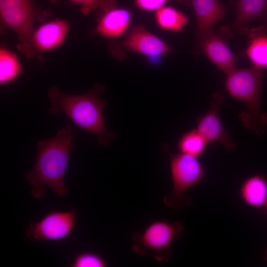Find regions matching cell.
I'll list each match as a JSON object with an SVG mask.
<instances>
[{
	"instance_id": "6da1fadb",
	"label": "cell",
	"mask_w": 267,
	"mask_h": 267,
	"mask_svg": "<svg viewBox=\"0 0 267 267\" xmlns=\"http://www.w3.org/2000/svg\"><path fill=\"white\" fill-rule=\"evenodd\" d=\"M74 132L69 126L59 130L53 137L39 140L32 169L24 175L32 186L31 193L37 199L45 193V187L64 198L68 192L64 179L72 148Z\"/></svg>"
},
{
	"instance_id": "7a4b0ae2",
	"label": "cell",
	"mask_w": 267,
	"mask_h": 267,
	"mask_svg": "<svg viewBox=\"0 0 267 267\" xmlns=\"http://www.w3.org/2000/svg\"><path fill=\"white\" fill-rule=\"evenodd\" d=\"M105 86L96 84L87 93L82 95L68 94L53 86L48 90L50 115L65 114L78 127L94 134L100 145L108 147L115 134L106 127L104 109L107 102L100 97Z\"/></svg>"
},
{
	"instance_id": "3957f363",
	"label": "cell",
	"mask_w": 267,
	"mask_h": 267,
	"mask_svg": "<svg viewBox=\"0 0 267 267\" xmlns=\"http://www.w3.org/2000/svg\"><path fill=\"white\" fill-rule=\"evenodd\" d=\"M265 69L253 66L234 68L226 75L225 87L228 95L242 102L247 110L239 117L246 128L262 136L267 128V113L261 109L262 86Z\"/></svg>"
},
{
	"instance_id": "277c9868",
	"label": "cell",
	"mask_w": 267,
	"mask_h": 267,
	"mask_svg": "<svg viewBox=\"0 0 267 267\" xmlns=\"http://www.w3.org/2000/svg\"><path fill=\"white\" fill-rule=\"evenodd\" d=\"M163 149L169 156L172 181V190L164 197L163 202L171 209H179L191 202L187 192L203 179L205 170L198 158L180 152L173 154L167 144L163 145Z\"/></svg>"
},
{
	"instance_id": "5b68a950",
	"label": "cell",
	"mask_w": 267,
	"mask_h": 267,
	"mask_svg": "<svg viewBox=\"0 0 267 267\" xmlns=\"http://www.w3.org/2000/svg\"><path fill=\"white\" fill-rule=\"evenodd\" d=\"M183 230L179 222H171L165 220L152 222L141 231L133 233L132 249L140 256L150 254L158 262H167L172 245L180 237Z\"/></svg>"
},
{
	"instance_id": "8992f818",
	"label": "cell",
	"mask_w": 267,
	"mask_h": 267,
	"mask_svg": "<svg viewBox=\"0 0 267 267\" xmlns=\"http://www.w3.org/2000/svg\"><path fill=\"white\" fill-rule=\"evenodd\" d=\"M49 12L36 7L34 3L22 5L0 11L1 26L13 30L20 41L18 48L27 57L35 56L32 47V37L35 21L43 20L49 15Z\"/></svg>"
},
{
	"instance_id": "52a82bcc",
	"label": "cell",
	"mask_w": 267,
	"mask_h": 267,
	"mask_svg": "<svg viewBox=\"0 0 267 267\" xmlns=\"http://www.w3.org/2000/svg\"><path fill=\"white\" fill-rule=\"evenodd\" d=\"M108 46L112 56L120 60L125 57L127 51L154 56L164 55L172 50L162 40L141 25L134 27L122 41H112Z\"/></svg>"
},
{
	"instance_id": "ba28073f",
	"label": "cell",
	"mask_w": 267,
	"mask_h": 267,
	"mask_svg": "<svg viewBox=\"0 0 267 267\" xmlns=\"http://www.w3.org/2000/svg\"><path fill=\"white\" fill-rule=\"evenodd\" d=\"M77 211H54L39 222H31L25 232V238L31 241H58L68 238L76 222Z\"/></svg>"
},
{
	"instance_id": "9c48e42d",
	"label": "cell",
	"mask_w": 267,
	"mask_h": 267,
	"mask_svg": "<svg viewBox=\"0 0 267 267\" xmlns=\"http://www.w3.org/2000/svg\"><path fill=\"white\" fill-rule=\"evenodd\" d=\"M223 100L220 93L212 95L209 109L197 119L196 129L208 143L217 142L231 150L235 147V144L224 129L219 116Z\"/></svg>"
},
{
	"instance_id": "30bf717a",
	"label": "cell",
	"mask_w": 267,
	"mask_h": 267,
	"mask_svg": "<svg viewBox=\"0 0 267 267\" xmlns=\"http://www.w3.org/2000/svg\"><path fill=\"white\" fill-rule=\"evenodd\" d=\"M176 0L193 8L198 42L225 13V6L219 0Z\"/></svg>"
},
{
	"instance_id": "8fae6325",
	"label": "cell",
	"mask_w": 267,
	"mask_h": 267,
	"mask_svg": "<svg viewBox=\"0 0 267 267\" xmlns=\"http://www.w3.org/2000/svg\"><path fill=\"white\" fill-rule=\"evenodd\" d=\"M100 17L94 32L108 38H116L123 35L129 28L132 20L131 11L118 7L117 2L101 10Z\"/></svg>"
},
{
	"instance_id": "7c38bea8",
	"label": "cell",
	"mask_w": 267,
	"mask_h": 267,
	"mask_svg": "<svg viewBox=\"0 0 267 267\" xmlns=\"http://www.w3.org/2000/svg\"><path fill=\"white\" fill-rule=\"evenodd\" d=\"M68 30V24L58 19L44 23L36 29L32 40L35 56L42 59L41 52L52 49L60 45Z\"/></svg>"
},
{
	"instance_id": "4fadbf2b",
	"label": "cell",
	"mask_w": 267,
	"mask_h": 267,
	"mask_svg": "<svg viewBox=\"0 0 267 267\" xmlns=\"http://www.w3.org/2000/svg\"><path fill=\"white\" fill-rule=\"evenodd\" d=\"M205 55L227 74L234 68L235 58L225 42L211 30L199 41Z\"/></svg>"
},
{
	"instance_id": "5bb4252c",
	"label": "cell",
	"mask_w": 267,
	"mask_h": 267,
	"mask_svg": "<svg viewBox=\"0 0 267 267\" xmlns=\"http://www.w3.org/2000/svg\"><path fill=\"white\" fill-rule=\"evenodd\" d=\"M239 195L246 205L267 213V176L256 174L245 178Z\"/></svg>"
},
{
	"instance_id": "9a60e30c",
	"label": "cell",
	"mask_w": 267,
	"mask_h": 267,
	"mask_svg": "<svg viewBox=\"0 0 267 267\" xmlns=\"http://www.w3.org/2000/svg\"><path fill=\"white\" fill-rule=\"evenodd\" d=\"M232 29L235 32L249 31L246 26L251 20L263 18L267 21V0H237Z\"/></svg>"
},
{
	"instance_id": "2e32d148",
	"label": "cell",
	"mask_w": 267,
	"mask_h": 267,
	"mask_svg": "<svg viewBox=\"0 0 267 267\" xmlns=\"http://www.w3.org/2000/svg\"><path fill=\"white\" fill-rule=\"evenodd\" d=\"M250 38L246 54L254 66L265 69L267 68V35L261 26L247 33Z\"/></svg>"
},
{
	"instance_id": "e0dca14e",
	"label": "cell",
	"mask_w": 267,
	"mask_h": 267,
	"mask_svg": "<svg viewBox=\"0 0 267 267\" xmlns=\"http://www.w3.org/2000/svg\"><path fill=\"white\" fill-rule=\"evenodd\" d=\"M155 18L160 28L174 32L181 30L188 21L184 13L173 7L167 6H163L156 10Z\"/></svg>"
},
{
	"instance_id": "ac0fdd59",
	"label": "cell",
	"mask_w": 267,
	"mask_h": 267,
	"mask_svg": "<svg viewBox=\"0 0 267 267\" xmlns=\"http://www.w3.org/2000/svg\"><path fill=\"white\" fill-rule=\"evenodd\" d=\"M208 143L198 131L192 129L183 133L177 142L180 153L199 158L205 152Z\"/></svg>"
},
{
	"instance_id": "d6986e66",
	"label": "cell",
	"mask_w": 267,
	"mask_h": 267,
	"mask_svg": "<svg viewBox=\"0 0 267 267\" xmlns=\"http://www.w3.org/2000/svg\"><path fill=\"white\" fill-rule=\"evenodd\" d=\"M21 72L17 57L10 51L1 49L0 52V82L1 84L11 82Z\"/></svg>"
},
{
	"instance_id": "ffe728a7",
	"label": "cell",
	"mask_w": 267,
	"mask_h": 267,
	"mask_svg": "<svg viewBox=\"0 0 267 267\" xmlns=\"http://www.w3.org/2000/svg\"><path fill=\"white\" fill-rule=\"evenodd\" d=\"M107 265L105 260L99 255L91 252L78 254L70 265L71 267H105Z\"/></svg>"
},
{
	"instance_id": "44dd1931",
	"label": "cell",
	"mask_w": 267,
	"mask_h": 267,
	"mask_svg": "<svg viewBox=\"0 0 267 267\" xmlns=\"http://www.w3.org/2000/svg\"><path fill=\"white\" fill-rule=\"evenodd\" d=\"M80 6L81 11L87 14L97 8L101 9L109 0H69Z\"/></svg>"
},
{
	"instance_id": "7402d4cb",
	"label": "cell",
	"mask_w": 267,
	"mask_h": 267,
	"mask_svg": "<svg viewBox=\"0 0 267 267\" xmlns=\"http://www.w3.org/2000/svg\"><path fill=\"white\" fill-rule=\"evenodd\" d=\"M168 0H135V3L139 9L148 11H156Z\"/></svg>"
},
{
	"instance_id": "603a6c76",
	"label": "cell",
	"mask_w": 267,
	"mask_h": 267,
	"mask_svg": "<svg viewBox=\"0 0 267 267\" xmlns=\"http://www.w3.org/2000/svg\"><path fill=\"white\" fill-rule=\"evenodd\" d=\"M33 3V0H0V11L16 6Z\"/></svg>"
},
{
	"instance_id": "cb8c5ba5",
	"label": "cell",
	"mask_w": 267,
	"mask_h": 267,
	"mask_svg": "<svg viewBox=\"0 0 267 267\" xmlns=\"http://www.w3.org/2000/svg\"><path fill=\"white\" fill-rule=\"evenodd\" d=\"M263 31L267 35V25L261 26Z\"/></svg>"
},
{
	"instance_id": "d4e9b609",
	"label": "cell",
	"mask_w": 267,
	"mask_h": 267,
	"mask_svg": "<svg viewBox=\"0 0 267 267\" xmlns=\"http://www.w3.org/2000/svg\"><path fill=\"white\" fill-rule=\"evenodd\" d=\"M52 4H55L58 3V0H48Z\"/></svg>"
},
{
	"instance_id": "484cf974",
	"label": "cell",
	"mask_w": 267,
	"mask_h": 267,
	"mask_svg": "<svg viewBox=\"0 0 267 267\" xmlns=\"http://www.w3.org/2000/svg\"><path fill=\"white\" fill-rule=\"evenodd\" d=\"M236 0H231V1H230L231 5L233 7H234Z\"/></svg>"
},
{
	"instance_id": "4316f807",
	"label": "cell",
	"mask_w": 267,
	"mask_h": 267,
	"mask_svg": "<svg viewBox=\"0 0 267 267\" xmlns=\"http://www.w3.org/2000/svg\"><path fill=\"white\" fill-rule=\"evenodd\" d=\"M264 258L265 260L267 262V249H266L265 250L264 254Z\"/></svg>"
}]
</instances>
